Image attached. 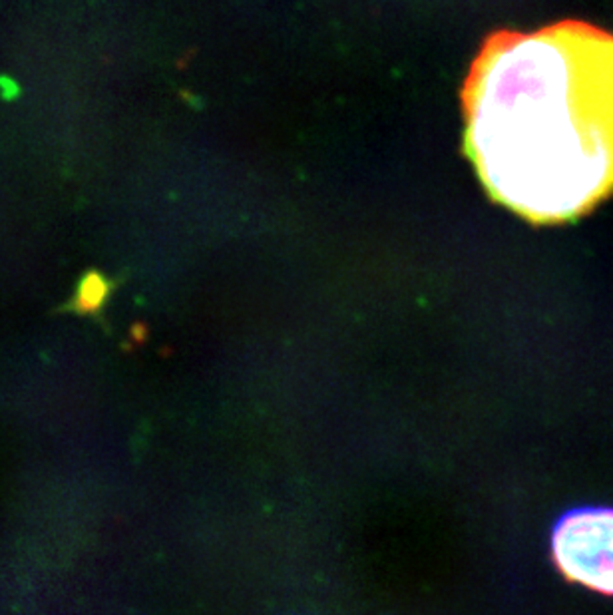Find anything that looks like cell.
Here are the masks:
<instances>
[{"instance_id":"obj_1","label":"cell","mask_w":613,"mask_h":615,"mask_svg":"<svg viewBox=\"0 0 613 615\" xmlns=\"http://www.w3.org/2000/svg\"><path fill=\"white\" fill-rule=\"evenodd\" d=\"M462 104L466 151L498 203L562 223L611 195L613 34L577 20L496 32Z\"/></svg>"},{"instance_id":"obj_4","label":"cell","mask_w":613,"mask_h":615,"mask_svg":"<svg viewBox=\"0 0 613 615\" xmlns=\"http://www.w3.org/2000/svg\"><path fill=\"white\" fill-rule=\"evenodd\" d=\"M20 94H22V88L12 76L0 74V96H2V100L14 102V100L20 98Z\"/></svg>"},{"instance_id":"obj_3","label":"cell","mask_w":613,"mask_h":615,"mask_svg":"<svg viewBox=\"0 0 613 615\" xmlns=\"http://www.w3.org/2000/svg\"><path fill=\"white\" fill-rule=\"evenodd\" d=\"M112 291H114V283L106 279V275H102L100 271L92 269L80 279L74 299L70 301L68 307L70 311H76L80 315H98L108 297L112 295Z\"/></svg>"},{"instance_id":"obj_2","label":"cell","mask_w":613,"mask_h":615,"mask_svg":"<svg viewBox=\"0 0 613 615\" xmlns=\"http://www.w3.org/2000/svg\"><path fill=\"white\" fill-rule=\"evenodd\" d=\"M552 559L559 573L603 595H613V508L566 512L552 530Z\"/></svg>"}]
</instances>
